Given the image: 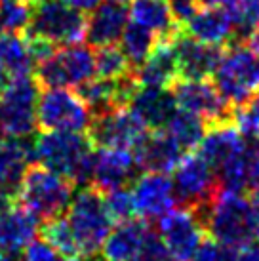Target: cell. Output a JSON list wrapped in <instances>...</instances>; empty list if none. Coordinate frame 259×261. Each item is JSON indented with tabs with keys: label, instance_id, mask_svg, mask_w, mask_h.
I'll return each mask as SVG.
<instances>
[{
	"label": "cell",
	"instance_id": "38",
	"mask_svg": "<svg viewBox=\"0 0 259 261\" xmlns=\"http://www.w3.org/2000/svg\"><path fill=\"white\" fill-rule=\"evenodd\" d=\"M168 4H170L173 19L179 27H185L191 21V17L200 10L198 0H168Z\"/></svg>",
	"mask_w": 259,
	"mask_h": 261
},
{
	"label": "cell",
	"instance_id": "20",
	"mask_svg": "<svg viewBox=\"0 0 259 261\" xmlns=\"http://www.w3.org/2000/svg\"><path fill=\"white\" fill-rule=\"evenodd\" d=\"M183 154H185L183 149L166 130L149 132L147 138L141 141V145L134 151L139 170L159 172V174L173 172L179 160L183 159Z\"/></svg>",
	"mask_w": 259,
	"mask_h": 261
},
{
	"label": "cell",
	"instance_id": "49",
	"mask_svg": "<svg viewBox=\"0 0 259 261\" xmlns=\"http://www.w3.org/2000/svg\"><path fill=\"white\" fill-rule=\"evenodd\" d=\"M255 141H257V143H259V138H257V139H255Z\"/></svg>",
	"mask_w": 259,
	"mask_h": 261
},
{
	"label": "cell",
	"instance_id": "16",
	"mask_svg": "<svg viewBox=\"0 0 259 261\" xmlns=\"http://www.w3.org/2000/svg\"><path fill=\"white\" fill-rule=\"evenodd\" d=\"M139 166L132 151L126 149H99L95 152L94 181L101 193H109L115 189L128 187L139 177Z\"/></svg>",
	"mask_w": 259,
	"mask_h": 261
},
{
	"label": "cell",
	"instance_id": "37",
	"mask_svg": "<svg viewBox=\"0 0 259 261\" xmlns=\"http://www.w3.org/2000/svg\"><path fill=\"white\" fill-rule=\"evenodd\" d=\"M23 259L25 261H61V254H59L51 244H48L44 239H35L23 248Z\"/></svg>",
	"mask_w": 259,
	"mask_h": 261
},
{
	"label": "cell",
	"instance_id": "15",
	"mask_svg": "<svg viewBox=\"0 0 259 261\" xmlns=\"http://www.w3.org/2000/svg\"><path fill=\"white\" fill-rule=\"evenodd\" d=\"M132 195H134V204H136V214L147 221L160 219L177 206L173 183L168 177V174L145 172L134 181Z\"/></svg>",
	"mask_w": 259,
	"mask_h": 261
},
{
	"label": "cell",
	"instance_id": "33",
	"mask_svg": "<svg viewBox=\"0 0 259 261\" xmlns=\"http://www.w3.org/2000/svg\"><path fill=\"white\" fill-rule=\"evenodd\" d=\"M103 200H105V208H107L109 216L115 223H122V221L134 219V216H136L134 195H132V191L128 187L103 193Z\"/></svg>",
	"mask_w": 259,
	"mask_h": 261
},
{
	"label": "cell",
	"instance_id": "30",
	"mask_svg": "<svg viewBox=\"0 0 259 261\" xmlns=\"http://www.w3.org/2000/svg\"><path fill=\"white\" fill-rule=\"evenodd\" d=\"M40 234L48 244H51L67 259H79L80 257L79 244H76L74 232H72L71 223L67 218L58 216L54 219L42 221L40 223Z\"/></svg>",
	"mask_w": 259,
	"mask_h": 261
},
{
	"label": "cell",
	"instance_id": "2",
	"mask_svg": "<svg viewBox=\"0 0 259 261\" xmlns=\"http://www.w3.org/2000/svg\"><path fill=\"white\" fill-rule=\"evenodd\" d=\"M212 239L237 250L250 246L257 232L250 200L240 193L221 191L198 218Z\"/></svg>",
	"mask_w": 259,
	"mask_h": 261
},
{
	"label": "cell",
	"instance_id": "3",
	"mask_svg": "<svg viewBox=\"0 0 259 261\" xmlns=\"http://www.w3.org/2000/svg\"><path fill=\"white\" fill-rule=\"evenodd\" d=\"M74 185L67 177L51 172L42 164H31L21 177L15 202L31 212L38 221H48L69 208Z\"/></svg>",
	"mask_w": 259,
	"mask_h": 261
},
{
	"label": "cell",
	"instance_id": "22",
	"mask_svg": "<svg viewBox=\"0 0 259 261\" xmlns=\"http://www.w3.org/2000/svg\"><path fill=\"white\" fill-rule=\"evenodd\" d=\"M35 160V138H0V187L17 195L21 177Z\"/></svg>",
	"mask_w": 259,
	"mask_h": 261
},
{
	"label": "cell",
	"instance_id": "11",
	"mask_svg": "<svg viewBox=\"0 0 259 261\" xmlns=\"http://www.w3.org/2000/svg\"><path fill=\"white\" fill-rule=\"evenodd\" d=\"M88 138L99 149H126L136 151L147 138L149 130L128 107L95 115L88 128Z\"/></svg>",
	"mask_w": 259,
	"mask_h": 261
},
{
	"label": "cell",
	"instance_id": "31",
	"mask_svg": "<svg viewBox=\"0 0 259 261\" xmlns=\"http://www.w3.org/2000/svg\"><path fill=\"white\" fill-rule=\"evenodd\" d=\"M33 4L25 0L0 2V35H25L31 25Z\"/></svg>",
	"mask_w": 259,
	"mask_h": 261
},
{
	"label": "cell",
	"instance_id": "4",
	"mask_svg": "<svg viewBox=\"0 0 259 261\" xmlns=\"http://www.w3.org/2000/svg\"><path fill=\"white\" fill-rule=\"evenodd\" d=\"M212 79L225 101L238 107L259 94V56L248 44L230 42Z\"/></svg>",
	"mask_w": 259,
	"mask_h": 261
},
{
	"label": "cell",
	"instance_id": "12",
	"mask_svg": "<svg viewBox=\"0 0 259 261\" xmlns=\"http://www.w3.org/2000/svg\"><path fill=\"white\" fill-rule=\"evenodd\" d=\"M170 90L173 92V97L179 109L200 116L208 126L232 122L235 107L225 101L214 82L177 79L170 86Z\"/></svg>",
	"mask_w": 259,
	"mask_h": 261
},
{
	"label": "cell",
	"instance_id": "5",
	"mask_svg": "<svg viewBox=\"0 0 259 261\" xmlns=\"http://www.w3.org/2000/svg\"><path fill=\"white\" fill-rule=\"evenodd\" d=\"M69 223L79 244L80 257L99 254L109 232L113 231V219L103 200V193L95 187L79 189L69 204Z\"/></svg>",
	"mask_w": 259,
	"mask_h": 261
},
{
	"label": "cell",
	"instance_id": "19",
	"mask_svg": "<svg viewBox=\"0 0 259 261\" xmlns=\"http://www.w3.org/2000/svg\"><path fill=\"white\" fill-rule=\"evenodd\" d=\"M128 8L118 2H101L86 17V42L99 50L105 46H115L120 42L122 33L128 25Z\"/></svg>",
	"mask_w": 259,
	"mask_h": 261
},
{
	"label": "cell",
	"instance_id": "29",
	"mask_svg": "<svg viewBox=\"0 0 259 261\" xmlns=\"http://www.w3.org/2000/svg\"><path fill=\"white\" fill-rule=\"evenodd\" d=\"M157 42H159V37L152 31L145 29L134 21H128L122 33V38H120V50L128 58L132 69L137 71L147 61Z\"/></svg>",
	"mask_w": 259,
	"mask_h": 261
},
{
	"label": "cell",
	"instance_id": "47",
	"mask_svg": "<svg viewBox=\"0 0 259 261\" xmlns=\"http://www.w3.org/2000/svg\"><path fill=\"white\" fill-rule=\"evenodd\" d=\"M67 261H80V259H67Z\"/></svg>",
	"mask_w": 259,
	"mask_h": 261
},
{
	"label": "cell",
	"instance_id": "46",
	"mask_svg": "<svg viewBox=\"0 0 259 261\" xmlns=\"http://www.w3.org/2000/svg\"><path fill=\"white\" fill-rule=\"evenodd\" d=\"M255 239H257V242H259V227H257V232H255Z\"/></svg>",
	"mask_w": 259,
	"mask_h": 261
},
{
	"label": "cell",
	"instance_id": "44",
	"mask_svg": "<svg viewBox=\"0 0 259 261\" xmlns=\"http://www.w3.org/2000/svg\"><path fill=\"white\" fill-rule=\"evenodd\" d=\"M248 46H250V50L252 51H255L259 56V19H257V23H255V27H253V31H252V35H250V38H248Z\"/></svg>",
	"mask_w": 259,
	"mask_h": 261
},
{
	"label": "cell",
	"instance_id": "45",
	"mask_svg": "<svg viewBox=\"0 0 259 261\" xmlns=\"http://www.w3.org/2000/svg\"><path fill=\"white\" fill-rule=\"evenodd\" d=\"M111 2H118V4H128L130 0H111Z\"/></svg>",
	"mask_w": 259,
	"mask_h": 261
},
{
	"label": "cell",
	"instance_id": "17",
	"mask_svg": "<svg viewBox=\"0 0 259 261\" xmlns=\"http://www.w3.org/2000/svg\"><path fill=\"white\" fill-rule=\"evenodd\" d=\"M173 44L177 54L179 79L187 80H208L210 76H214L225 50L221 46L198 42L185 35L183 31L175 37Z\"/></svg>",
	"mask_w": 259,
	"mask_h": 261
},
{
	"label": "cell",
	"instance_id": "1",
	"mask_svg": "<svg viewBox=\"0 0 259 261\" xmlns=\"http://www.w3.org/2000/svg\"><path fill=\"white\" fill-rule=\"evenodd\" d=\"M35 160L76 187L94 181V143L82 132H42L35 138Z\"/></svg>",
	"mask_w": 259,
	"mask_h": 261
},
{
	"label": "cell",
	"instance_id": "43",
	"mask_svg": "<svg viewBox=\"0 0 259 261\" xmlns=\"http://www.w3.org/2000/svg\"><path fill=\"white\" fill-rule=\"evenodd\" d=\"M250 204H252V210H253V218H255V223L259 227V187L252 189L250 191Z\"/></svg>",
	"mask_w": 259,
	"mask_h": 261
},
{
	"label": "cell",
	"instance_id": "23",
	"mask_svg": "<svg viewBox=\"0 0 259 261\" xmlns=\"http://www.w3.org/2000/svg\"><path fill=\"white\" fill-rule=\"evenodd\" d=\"M175 38H159L149 58L136 71L139 86L170 88L179 79L177 69V54H175Z\"/></svg>",
	"mask_w": 259,
	"mask_h": 261
},
{
	"label": "cell",
	"instance_id": "34",
	"mask_svg": "<svg viewBox=\"0 0 259 261\" xmlns=\"http://www.w3.org/2000/svg\"><path fill=\"white\" fill-rule=\"evenodd\" d=\"M232 122L246 139L259 138V94L232 111Z\"/></svg>",
	"mask_w": 259,
	"mask_h": 261
},
{
	"label": "cell",
	"instance_id": "8",
	"mask_svg": "<svg viewBox=\"0 0 259 261\" xmlns=\"http://www.w3.org/2000/svg\"><path fill=\"white\" fill-rule=\"evenodd\" d=\"M40 86L36 79L21 76L0 90V132L6 138H27L38 128L36 105Z\"/></svg>",
	"mask_w": 259,
	"mask_h": 261
},
{
	"label": "cell",
	"instance_id": "25",
	"mask_svg": "<svg viewBox=\"0 0 259 261\" xmlns=\"http://www.w3.org/2000/svg\"><path fill=\"white\" fill-rule=\"evenodd\" d=\"M35 67L25 35H0V90L14 79L31 76Z\"/></svg>",
	"mask_w": 259,
	"mask_h": 261
},
{
	"label": "cell",
	"instance_id": "50",
	"mask_svg": "<svg viewBox=\"0 0 259 261\" xmlns=\"http://www.w3.org/2000/svg\"><path fill=\"white\" fill-rule=\"evenodd\" d=\"M33 2H35V0H33Z\"/></svg>",
	"mask_w": 259,
	"mask_h": 261
},
{
	"label": "cell",
	"instance_id": "24",
	"mask_svg": "<svg viewBox=\"0 0 259 261\" xmlns=\"http://www.w3.org/2000/svg\"><path fill=\"white\" fill-rule=\"evenodd\" d=\"M149 232L151 225L143 218L118 223L103 242L99 252L101 257L105 261H132L139 254Z\"/></svg>",
	"mask_w": 259,
	"mask_h": 261
},
{
	"label": "cell",
	"instance_id": "9",
	"mask_svg": "<svg viewBox=\"0 0 259 261\" xmlns=\"http://www.w3.org/2000/svg\"><path fill=\"white\" fill-rule=\"evenodd\" d=\"M92 113L79 92L69 88H44L38 95L36 124L42 132H82L92 124Z\"/></svg>",
	"mask_w": 259,
	"mask_h": 261
},
{
	"label": "cell",
	"instance_id": "32",
	"mask_svg": "<svg viewBox=\"0 0 259 261\" xmlns=\"http://www.w3.org/2000/svg\"><path fill=\"white\" fill-rule=\"evenodd\" d=\"M134 73V69L130 65L128 58L124 56V51L115 46H105L99 48L95 54V74L101 79H120L124 74Z\"/></svg>",
	"mask_w": 259,
	"mask_h": 261
},
{
	"label": "cell",
	"instance_id": "27",
	"mask_svg": "<svg viewBox=\"0 0 259 261\" xmlns=\"http://www.w3.org/2000/svg\"><path fill=\"white\" fill-rule=\"evenodd\" d=\"M38 232V219L21 206L0 214V250H23Z\"/></svg>",
	"mask_w": 259,
	"mask_h": 261
},
{
	"label": "cell",
	"instance_id": "42",
	"mask_svg": "<svg viewBox=\"0 0 259 261\" xmlns=\"http://www.w3.org/2000/svg\"><path fill=\"white\" fill-rule=\"evenodd\" d=\"M200 2V6H206V8H230L237 4V0H198Z\"/></svg>",
	"mask_w": 259,
	"mask_h": 261
},
{
	"label": "cell",
	"instance_id": "7",
	"mask_svg": "<svg viewBox=\"0 0 259 261\" xmlns=\"http://www.w3.org/2000/svg\"><path fill=\"white\" fill-rule=\"evenodd\" d=\"M25 35L46 38L58 48L80 44L86 37V15L63 0H35Z\"/></svg>",
	"mask_w": 259,
	"mask_h": 261
},
{
	"label": "cell",
	"instance_id": "41",
	"mask_svg": "<svg viewBox=\"0 0 259 261\" xmlns=\"http://www.w3.org/2000/svg\"><path fill=\"white\" fill-rule=\"evenodd\" d=\"M14 202H15V195H12L10 191L0 187V214L10 210V208L14 206Z\"/></svg>",
	"mask_w": 259,
	"mask_h": 261
},
{
	"label": "cell",
	"instance_id": "36",
	"mask_svg": "<svg viewBox=\"0 0 259 261\" xmlns=\"http://www.w3.org/2000/svg\"><path fill=\"white\" fill-rule=\"evenodd\" d=\"M132 261H175V259L168 252V248L164 246V242L159 237V232L151 229V232L145 239L143 246L139 250V254Z\"/></svg>",
	"mask_w": 259,
	"mask_h": 261
},
{
	"label": "cell",
	"instance_id": "28",
	"mask_svg": "<svg viewBox=\"0 0 259 261\" xmlns=\"http://www.w3.org/2000/svg\"><path fill=\"white\" fill-rule=\"evenodd\" d=\"M208 124L202 120L200 116L187 113L183 109H177L172 120L166 126V132L175 139V143L183 149V152H191L198 149L202 139L206 136Z\"/></svg>",
	"mask_w": 259,
	"mask_h": 261
},
{
	"label": "cell",
	"instance_id": "10",
	"mask_svg": "<svg viewBox=\"0 0 259 261\" xmlns=\"http://www.w3.org/2000/svg\"><path fill=\"white\" fill-rule=\"evenodd\" d=\"M95 76V51L90 46L72 44L35 67V79L40 88L82 86Z\"/></svg>",
	"mask_w": 259,
	"mask_h": 261
},
{
	"label": "cell",
	"instance_id": "6",
	"mask_svg": "<svg viewBox=\"0 0 259 261\" xmlns=\"http://www.w3.org/2000/svg\"><path fill=\"white\" fill-rule=\"evenodd\" d=\"M172 183L177 206L193 210L198 218L208 210L221 189L214 168L196 151L183 154V159L173 170Z\"/></svg>",
	"mask_w": 259,
	"mask_h": 261
},
{
	"label": "cell",
	"instance_id": "51",
	"mask_svg": "<svg viewBox=\"0 0 259 261\" xmlns=\"http://www.w3.org/2000/svg\"><path fill=\"white\" fill-rule=\"evenodd\" d=\"M0 2H2V0H0Z\"/></svg>",
	"mask_w": 259,
	"mask_h": 261
},
{
	"label": "cell",
	"instance_id": "39",
	"mask_svg": "<svg viewBox=\"0 0 259 261\" xmlns=\"http://www.w3.org/2000/svg\"><path fill=\"white\" fill-rule=\"evenodd\" d=\"M65 4H69L74 10H80V12H92L101 4V0H63Z\"/></svg>",
	"mask_w": 259,
	"mask_h": 261
},
{
	"label": "cell",
	"instance_id": "18",
	"mask_svg": "<svg viewBox=\"0 0 259 261\" xmlns=\"http://www.w3.org/2000/svg\"><path fill=\"white\" fill-rule=\"evenodd\" d=\"M128 109L143 122L149 132L166 130L177 111V103L170 88L139 86L130 101Z\"/></svg>",
	"mask_w": 259,
	"mask_h": 261
},
{
	"label": "cell",
	"instance_id": "35",
	"mask_svg": "<svg viewBox=\"0 0 259 261\" xmlns=\"http://www.w3.org/2000/svg\"><path fill=\"white\" fill-rule=\"evenodd\" d=\"M238 250L232 246H227L219 240L206 237L200 242V246L196 250L193 261H235Z\"/></svg>",
	"mask_w": 259,
	"mask_h": 261
},
{
	"label": "cell",
	"instance_id": "48",
	"mask_svg": "<svg viewBox=\"0 0 259 261\" xmlns=\"http://www.w3.org/2000/svg\"><path fill=\"white\" fill-rule=\"evenodd\" d=\"M25 2H33V0H25Z\"/></svg>",
	"mask_w": 259,
	"mask_h": 261
},
{
	"label": "cell",
	"instance_id": "26",
	"mask_svg": "<svg viewBox=\"0 0 259 261\" xmlns=\"http://www.w3.org/2000/svg\"><path fill=\"white\" fill-rule=\"evenodd\" d=\"M130 17L159 38H175L183 31L173 19L168 0H132Z\"/></svg>",
	"mask_w": 259,
	"mask_h": 261
},
{
	"label": "cell",
	"instance_id": "21",
	"mask_svg": "<svg viewBox=\"0 0 259 261\" xmlns=\"http://www.w3.org/2000/svg\"><path fill=\"white\" fill-rule=\"evenodd\" d=\"M183 33L202 44L225 48L235 38V25L227 8L202 6L183 27Z\"/></svg>",
	"mask_w": 259,
	"mask_h": 261
},
{
	"label": "cell",
	"instance_id": "14",
	"mask_svg": "<svg viewBox=\"0 0 259 261\" xmlns=\"http://www.w3.org/2000/svg\"><path fill=\"white\" fill-rule=\"evenodd\" d=\"M250 145L246 138L237 130L235 122H221L208 126L206 136L198 145L196 152L214 168V172H221L229 164L237 162L248 152Z\"/></svg>",
	"mask_w": 259,
	"mask_h": 261
},
{
	"label": "cell",
	"instance_id": "13",
	"mask_svg": "<svg viewBox=\"0 0 259 261\" xmlns=\"http://www.w3.org/2000/svg\"><path fill=\"white\" fill-rule=\"evenodd\" d=\"M159 237L175 261H193L204 240V225L193 210L179 208L159 219Z\"/></svg>",
	"mask_w": 259,
	"mask_h": 261
},
{
	"label": "cell",
	"instance_id": "40",
	"mask_svg": "<svg viewBox=\"0 0 259 261\" xmlns=\"http://www.w3.org/2000/svg\"><path fill=\"white\" fill-rule=\"evenodd\" d=\"M235 261H259V246L250 244V246L238 250Z\"/></svg>",
	"mask_w": 259,
	"mask_h": 261
}]
</instances>
